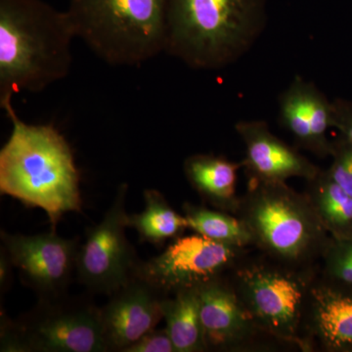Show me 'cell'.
I'll list each match as a JSON object with an SVG mask.
<instances>
[{
  "label": "cell",
  "mask_w": 352,
  "mask_h": 352,
  "mask_svg": "<svg viewBox=\"0 0 352 352\" xmlns=\"http://www.w3.org/2000/svg\"><path fill=\"white\" fill-rule=\"evenodd\" d=\"M279 120L296 144L315 156H331L328 131L335 127L333 103L314 83L296 78L279 98Z\"/></svg>",
  "instance_id": "14"
},
{
  "label": "cell",
  "mask_w": 352,
  "mask_h": 352,
  "mask_svg": "<svg viewBox=\"0 0 352 352\" xmlns=\"http://www.w3.org/2000/svg\"><path fill=\"white\" fill-rule=\"evenodd\" d=\"M305 193L331 237H352V197L332 180L327 171L321 170L307 180Z\"/></svg>",
  "instance_id": "17"
},
{
  "label": "cell",
  "mask_w": 352,
  "mask_h": 352,
  "mask_svg": "<svg viewBox=\"0 0 352 352\" xmlns=\"http://www.w3.org/2000/svg\"><path fill=\"white\" fill-rule=\"evenodd\" d=\"M0 239L22 283L38 298H56L68 293L76 277L80 239L61 237L56 231L23 235L2 230Z\"/></svg>",
  "instance_id": "10"
},
{
  "label": "cell",
  "mask_w": 352,
  "mask_h": 352,
  "mask_svg": "<svg viewBox=\"0 0 352 352\" xmlns=\"http://www.w3.org/2000/svg\"><path fill=\"white\" fill-rule=\"evenodd\" d=\"M238 217L261 254L296 268L319 266L331 236L307 194L287 183L250 182Z\"/></svg>",
  "instance_id": "4"
},
{
  "label": "cell",
  "mask_w": 352,
  "mask_h": 352,
  "mask_svg": "<svg viewBox=\"0 0 352 352\" xmlns=\"http://www.w3.org/2000/svg\"><path fill=\"white\" fill-rule=\"evenodd\" d=\"M14 265L3 247L0 248V293L6 294L13 280Z\"/></svg>",
  "instance_id": "25"
},
{
  "label": "cell",
  "mask_w": 352,
  "mask_h": 352,
  "mask_svg": "<svg viewBox=\"0 0 352 352\" xmlns=\"http://www.w3.org/2000/svg\"><path fill=\"white\" fill-rule=\"evenodd\" d=\"M76 38L67 11L43 0H0V106L69 75Z\"/></svg>",
  "instance_id": "2"
},
{
  "label": "cell",
  "mask_w": 352,
  "mask_h": 352,
  "mask_svg": "<svg viewBox=\"0 0 352 352\" xmlns=\"http://www.w3.org/2000/svg\"><path fill=\"white\" fill-rule=\"evenodd\" d=\"M124 352H176L166 328L154 329L127 347Z\"/></svg>",
  "instance_id": "23"
},
{
  "label": "cell",
  "mask_w": 352,
  "mask_h": 352,
  "mask_svg": "<svg viewBox=\"0 0 352 352\" xmlns=\"http://www.w3.org/2000/svg\"><path fill=\"white\" fill-rule=\"evenodd\" d=\"M198 295L207 351H265L279 344L259 327L228 274L201 286Z\"/></svg>",
  "instance_id": "11"
},
{
  "label": "cell",
  "mask_w": 352,
  "mask_h": 352,
  "mask_svg": "<svg viewBox=\"0 0 352 352\" xmlns=\"http://www.w3.org/2000/svg\"><path fill=\"white\" fill-rule=\"evenodd\" d=\"M91 294L39 298L15 320L24 352H108Z\"/></svg>",
  "instance_id": "7"
},
{
  "label": "cell",
  "mask_w": 352,
  "mask_h": 352,
  "mask_svg": "<svg viewBox=\"0 0 352 352\" xmlns=\"http://www.w3.org/2000/svg\"><path fill=\"white\" fill-rule=\"evenodd\" d=\"M164 320L176 352H205L198 289H183L164 300Z\"/></svg>",
  "instance_id": "18"
},
{
  "label": "cell",
  "mask_w": 352,
  "mask_h": 352,
  "mask_svg": "<svg viewBox=\"0 0 352 352\" xmlns=\"http://www.w3.org/2000/svg\"><path fill=\"white\" fill-rule=\"evenodd\" d=\"M170 0H69L76 38L111 66L146 63L166 51Z\"/></svg>",
  "instance_id": "5"
},
{
  "label": "cell",
  "mask_w": 352,
  "mask_h": 352,
  "mask_svg": "<svg viewBox=\"0 0 352 352\" xmlns=\"http://www.w3.org/2000/svg\"><path fill=\"white\" fill-rule=\"evenodd\" d=\"M331 157L333 162L326 170L328 175L352 197V146L342 138L333 142Z\"/></svg>",
  "instance_id": "22"
},
{
  "label": "cell",
  "mask_w": 352,
  "mask_h": 352,
  "mask_svg": "<svg viewBox=\"0 0 352 352\" xmlns=\"http://www.w3.org/2000/svg\"><path fill=\"white\" fill-rule=\"evenodd\" d=\"M319 275L333 284L352 289V237H331L319 263Z\"/></svg>",
  "instance_id": "21"
},
{
  "label": "cell",
  "mask_w": 352,
  "mask_h": 352,
  "mask_svg": "<svg viewBox=\"0 0 352 352\" xmlns=\"http://www.w3.org/2000/svg\"><path fill=\"white\" fill-rule=\"evenodd\" d=\"M305 338L311 351L352 352V289L318 275L310 294Z\"/></svg>",
  "instance_id": "15"
},
{
  "label": "cell",
  "mask_w": 352,
  "mask_h": 352,
  "mask_svg": "<svg viewBox=\"0 0 352 352\" xmlns=\"http://www.w3.org/2000/svg\"><path fill=\"white\" fill-rule=\"evenodd\" d=\"M266 0H170L164 52L190 68L237 61L263 32Z\"/></svg>",
  "instance_id": "3"
},
{
  "label": "cell",
  "mask_w": 352,
  "mask_h": 352,
  "mask_svg": "<svg viewBox=\"0 0 352 352\" xmlns=\"http://www.w3.org/2000/svg\"><path fill=\"white\" fill-rule=\"evenodd\" d=\"M235 129L245 145L242 164L250 182L287 183L295 177L307 182L321 171L296 148L274 135L263 120H242Z\"/></svg>",
  "instance_id": "13"
},
{
  "label": "cell",
  "mask_w": 352,
  "mask_h": 352,
  "mask_svg": "<svg viewBox=\"0 0 352 352\" xmlns=\"http://www.w3.org/2000/svg\"><path fill=\"white\" fill-rule=\"evenodd\" d=\"M319 266L296 268L261 254L247 256L236 264L228 278L259 327L280 344L311 351L305 338L310 294Z\"/></svg>",
  "instance_id": "6"
},
{
  "label": "cell",
  "mask_w": 352,
  "mask_h": 352,
  "mask_svg": "<svg viewBox=\"0 0 352 352\" xmlns=\"http://www.w3.org/2000/svg\"><path fill=\"white\" fill-rule=\"evenodd\" d=\"M240 168H243L242 162L235 163L208 154L192 155L183 164L190 185L206 203L235 215L241 200L236 189Z\"/></svg>",
  "instance_id": "16"
},
{
  "label": "cell",
  "mask_w": 352,
  "mask_h": 352,
  "mask_svg": "<svg viewBox=\"0 0 352 352\" xmlns=\"http://www.w3.org/2000/svg\"><path fill=\"white\" fill-rule=\"evenodd\" d=\"M138 276L109 296L101 307L102 328L107 351L124 352L127 347L157 328L164 319L166 298Z\"/></svg>",
  "instance_id": "12"
},
{
  "label": "cell",
  "mask_w": 352,
  "mask_h": 352,
  "mask_svg": "<svg viewBox=\"0 0 352 352\" xmlns=\"http://www.w3.org/2000/svg\"><path fill=\"white\" fill-rule=\"evenodd\" d=\"M145 208L139 214H129V227L138 231L142 242L163 245L180 237L188 228L184 215L178 214L163 194L154 189L143 192Z\"/></svg>",
  "instance_id": "19"
},
{
  "label": "cell",
  "mask_w": 352,
  "mask_h": 352,
  "mask_svg": "<svg viewBox=\"0 0 352 352\" xmlns=\"http://www.w3.org/2000/svg\"><path fill=\"white\" fill-rule=\"evenodd\" d=\"M335 129H339L342 138L352 146V106L344 101L333 103Z\"/></svg>",
  "instance_id": "24"
},
{
  "label": "cell",
  "mask_w": 352,
  "mask_h": 352,
  "mask_svg": "<svg viewBox=\"0 0 352 352\" xmlns=\"http://www.w3.org/2000/svg\"><path fill=\"white\" fill-rule=\"evenodd\" d=\"M182 210L188 228L199 235L242 249L254 248L251 233L237 215L191 203L183 204Z\"/></svg>",
  "instance_id": "20"
},
{
  "label": "cell",
  "mask_w": 352,
  "mask_h": 352,
  "mask_svg": "<svg viewBox=\"0 0 352 352\" xmlns=\"http://www.w3.org/2000/svg\"><path fill=\"white\" fill-rule=\"evenodd\" d=\"M249 251L197 233L182 235L171 241L159 256L140 261L135 275L164 295L171 296L226 276Z\"/></svg>",
  "instance_id": "9"
},
{
  "label": "cell",
  "mask_w": 352,
  "mask_h": 352,
  "mask_svg": "<svg viewBox=\"0 0 352 352\" xmlns=\"http://www.w3.org/2000/svg\"><path fill=\"white\" fill-rule=\"evenodd\" d=\"M127 189L120 185L103 219L89 227L80 242L76 278L91 295H112L135 276L140 263L126 235Z\"/></svg>",
  "instance_id": "8"
},
{
  "label": "cell",
  "mask_w": 352,
  "mask_h": 352,
  "mask_svg": "<svg viewBox=\"0 0 352 352\" xmlns=\"http://www.w3.org/2000/svg\"><path fill=\"white\" fill-rule=\"evenodd\" d=\"M12 131L0 150V193L41 208L51 230L67 212H82L80 173L66 138L52 124H27L4 106Z\"/></svg>",
  "instance_id": "1"
}]
</instances>
